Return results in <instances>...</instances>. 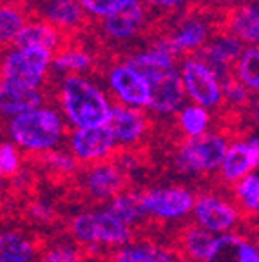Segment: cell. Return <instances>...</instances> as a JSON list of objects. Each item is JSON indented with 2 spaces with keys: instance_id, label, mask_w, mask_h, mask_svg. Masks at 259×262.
I'll return each mask as SVG.
<instances>
[{
  "instance_id": "cell-1",
  "label": "cell",
  "mask_w": 259,
  "mask_h": 262,
  "mask_svg": "<svg viewBox=\"0 0 259 262\" xmlns=\"http://www.w3.org/2000/svg\"><path fill=\"white\" fill-rule=\"evenodd\" d=\"M9 133L16 146L29 151H47L60 142L64 124L55 110L38 106L15 115Z\"/></svg>"
},
{
  "instance_id": "cell-2",
  "label": "cell",
  "mask_w": 259,
  "mask_h": 262,
  "mask_svg": "<svg viewBox=\"0 0 259 262\" xmlns=\"http://www.w3.org/2000/svg\"><path fill=\"white\" fill-rule=\"evenodd\" d=\"M62 104L67 119L76 127L100 126L111 110L106 95L78 75H71L62 84Z\"/></svg>"
},
{
  "instance_id": "cell-3",
  "label": "cell",
  "mask_w": 259,
  "mask_h": 262,
  "mask_svg": "<svg viewBox=\"0 0 259 262\" xmlns=\"http://www.w3.org/2000/svg\"><path fill=\"white\" fill-rule=\"evenodd\" d=\"M71 231L76 241L85 244H125L131 237L129 226L113 217L109 211H85L71 222Z\"/></svg>"
},
{
  "instance_id": "cell-4",
  "label": "cell",
  "mask_w": 259,
  "mask_h": 262,
  "mask_svg": "<svg viewBox=\"0 0 259 262\" xmlns=\"http://www.w3.org/2000/svg\"><path fill=\"white\" fill-rule=\"evenodd\" d=\"M53 51L44 48H16L2 64V78L20 86L38 88L42 84Z\"/></svg>"
},
{
  "instance_id": "cell-5",
  "label": "cell",
  "mask_w": 259,
  "mask_h": 262,
  "mask_svg": "<svg viewBox=\"0 0 259 262\" xmlns=\"http://www.w3.org/2000/svg\"><path fill=\"white\" fill-rule=\"evenodd\" d=\"M227 140L218 133H201L189 137L179 151V168L187 171H212L218 169L227 151Z\"/></svg>"
},
{
  "instance_id": "cell-6",
  "label": "cell",
  "mask_w": 259,
  "mask_h": 262,
  "mask_svg": "<svg viewBox=\"0 0 259 262\" xmlns=\"http://www.w3.org/2000/svg\"><path fill=\"white\" fill-rule=\"evenodd\" d=\"M179 77H182L185 95H189L198 106L214 107L221 102V86L209 64H203L196 58H189L183 64Z\"/></svg>"
},
{
  "instance_id": "cell-7",
  "label": "cell",
  "mask_w": 259,
  "mask_h": 262,
  "mask_svg": "<svg viewBox=\"0 0 259 262\" xmlns=\"http://www.w3.org/2000/svg\"><path fill=\"white\" fill-rule=\"evenodd\" d=\"M140 201L147 215L160 219H182L194 208V195L189 189L172 186V188H154L140 195Z\"/></svg>"
},
{
  "instance_id": "cell-8",
  "label": "cell",
  "mask_w": 259,
  "mask_h": 262,
  "mask_svg": "<svg viewBox=\"0 0 259 262\" xmlns=\"http://www.w3.org/2000/svg\"><path fill=\"white\" fill-rule=\"evenodd\" d=\"M109 84L123 104L131 107L149 106V82L143 75L133 70L129 64H120L109 73Z\"/></svg>"
},
{
  "instance_id": "cell-9",
  "label": "cell",
  "mask_w": 259,
  "mask_h": 262,
  "mask_svg": "<svg viewBox=\"0 0 259 262\" xmlns=\"http://www.w3.org/2000/svg\"><path fill=\"white\" fill-rule=\"evenodd\" d=\"M149 106L158 113H174L182 107L185 90L182 77L172 70H167L156 77L149 78Z\"/></svg>"
},
{
  "instance_id": "cell-10",
  "label": "cell",
  "mask_w": 259,
  "mask_h": 262,
  "mask_svg": "<svg viewBox=\"0 0 259 262\" xmlns=\"http://www.w3.org/2000/svg\"><path fill=\"white\" fill-rule=\"evenodd\" d=\"M194 213L199 226L211 233H225L238 222V209L230 202L216 195H203L194 202Z\"/></svg>"
},
{
  "instance_id": "cell-11",
  "label": "cell",
  "mask_w": 259,
  "mask_h": 262,
  "mask_svg": "<svg viewBox=\"0 0 259 262\" xmlns=\"http://www.w3.org/2000/svg\"><path fill=\"white\" fill-rule=\"evenodd\" d=\"M114 139L106 124L91 127H76L71 135V149L80 160L106 159L114 147Z\"/></svg>"
},
{
  "instance_id": "cell-12",
  "label": "cell",
  "mask_w": 259,
  "mask_h": 262,
  "mask_svg": "<svg viewBox=\"0 0 259 262\" xmlns=\"http://www.w3.org/2000/svg\"><path fill=\"white\" fill-rule=\"evenodd\" d=\"M143 22V8L140 0H116L103 15V29L109 37L123 40L133 37Z\"/></svg>"
},
{
  "instance_id": "cell-13",
  "label": "cell",
  "mask_w": 259,
  "mask_h": 262,
  "mask_svg": "<svg viewBox=\"0 0 259 262\" xmlns=\"http://www.w3.org/2000/svg\"><path fill=\"white\" fill-rule=\"evenodd\" d=\"M259 164V140L252 137L248 142H236L227 147L219 164L221 175L228 182H238L241 177L257 168Z\"/></svg>"
},
{
  "instance_id": "cell-14",
  "label": "cell",
  "mask_w": 259,
  "mask_h": 262,
  "mask_svg": "<svg viewBox=\"0 0 259 262\" xmlns=\"http://www.w3.org/2000/svg\"><path fill=\"white\" fill-rule=\"evenodd\" d=\"M201 262H259L257 248L234 233L214 237L209 253Z\"/></svg>"
},
{
  "instance_id": "cell-15",
  "label": "cell",
  "mask_w": 259,
  "mask_h": 262,
  "mask_svg": "<svg viewBox=\"0 0 259 262\" xmlns=\"http://www.w3.org/2000/svg\"><path fill=\"white\" fill-rule=\"evenodd\" d=\"M106 127L113 135L114 142L133 144L145 133V117L136 107H111L106 119Z\"/></svg>"
},
{
  "instance_id": "cell-16",
  "label": "cell",
  "mask_w": 259,
  "mask_h": 262,
  "mask_svg": "<svg viewBox=\"0 0 259 262\" xmlns=\"http://www.w3.org/2000/svg\"><path fill=\"white\" fill-rule=\"evenodd\" d=\"M42 104L38 88H28L9 80H0V113L15 117Z\"/></svg>"
},
{
  "instance_id": "cell-17",
  "label": "cell",
  "mask_w": 259,
  "mask_h": 262,
  "mask_svg": "<svg viewBox=\"0 0 259 262\" xmlns=\"http://www.w3.org/2000/svg\"><path fill=\"white\" fill-rule=\"evenodd\" d=\"M85 186L96 199H111L120 193L125 186V177L122 169L113 164H100L85 177Z\"/></svg>"
},
{
  "instance_id": "cell-18",
  "label": "cell",
  "mask_w": 259,
  "mask_h": 262,
  "mask_svg": "<svg viewBox=\"0 0 259 262\" xmlns=\"http://www.w3.org/2000/svg\"><path fill=\"white\" fill-rule=\"evenodd\" d=\"M172 53H174V48L170 46V42H165L150 51L134 55L133 58H129L127 64L149 80L163 71L172 70Z\"/></svg>"
},
{
  "instance_id": "cell-19",
  "label": "cell",
  "mask_w": 259,
  "mask_h": 262,
  "mask_svg": "<svg viewBox=\"0 0 259 262\" xmlns=\"http://www.w3.org/2000/svg\"><path fill=\"white\" fill-rule=\"evenodd\" d=\"M58 42H60L58 29L49 22L24 24L13 38L15 48H44L51 51L57 48Z\"/></svg>"
},
{
  "instance_id": "cell-20",
  "label": "cell",
  "mask_w": 259,
  "mask_h": 262,
  "mask_svg": "<svg viewBox=\"0 0 259 262\" xmlns=\"http://www.w3.org/2000/svg\"><path fill=\"white\" fill-rule=\"evenodd\" d=\"M47 22L55 28H76L84 20V11L76 0H49L45 6Z\"/></svg>"
},
{
  "instance_id": "cell-21",
  "label": "cell",
  "mask_w": 259,
  "mask_h": 262,
  "mask_svg": "<svg viewBox=\"0 0 259 262\" xmlns=\"http://www.w3.org/2000/svg\"><path fill=\"white\" fill-rule=\"evenodd\" d=\"M33 244L18 231H0V262H31Z\"/></svg>"
},
{
  "instance_id": "cell-22",
  "label": "cell",
  "mask_w": 259,
  "mask_h": 262,
  "mask_svg": "<svg viewBox=\"0 0 259 262\" xmlns=\"http://www.w3.org/2000/svg\"><path fill=\"white\" fill-rule=\"evenodd\" d=\"M113 201L107 206V211L116 217L118 221H122L123 224H134L136 221H140L142 217H145L147 213L140 201V195L134 193H116L114 196H111Z\"/></svg>"
},
{
  "instance_id": "cell-23",
  "label": "cell",
  "mask_w": 259,
  "mask_h": 262,
  "mask_svg": "<svg viewBox=\"0 0 259 262\" xmlns=\"http://www.w3.org/2000/svg\"><path fill=\"white\" fill-rule=\"evenodd\" d=\"M232 35L239 40L257 42L259 38V11L257 4L243 6L230 18Z\"/></svg>"
},
{
  "instance_id": "cell-24",
  "label": "cell",
  "mask_w": 259,
  "mask_h": 262,
  "mask_svg": "<svg viewBox=\"0 0 259 262\" xmlns=\"http://www.w3.org/2000/svg\"><path fill=\"white\" fill-rule=\"evenodd\" d=\"M239 55H241V40L236 38L234 35H223L214 42H211L205 49V57L211 62L209 68L212 66L225 68V66L232 64L236 58H239Z\"/></svg>"
},
{
  "instance_id": "cell-25",
  "label": "cell",
  "mask_w": 259,
  "mask_h": 262,
  "mask_svg": "<svg viewBox=\"0 0 259 262\" xmlns=\"http://www.w3.org/2000/svg\"><path fill=\"white\" fill-rule=\"evenodd\" d=\"M206 26L199 20H189L185 26L179 28V31L170 38V46L174 51H189L201 46L206 38Z\"/></svg>"
},
{
  "instance_id": "cell-26",
  "label": "cell",
  "mask_w": 259,
  "mask_h": 262,
  "mask_svg": "<svg viewBox=\"0 0 259 262\" xmlns=\"http://www.w3.org/2000/svg\"><path fill=\"white\" fill-rule=\"evenodd\" d=\"M214 241V233L205 228H189L183 233V250L192 260H203Z\"/></svg>"
},
{
  "instance_id": "cell-27",
  "label": "cell",
  "mask_w": 259,
  "mask_h": 262,
  "mask_svg": "<svg viewBox=\"0 0 259 262\" xmlns=\"http://www.w3.org/2000/svg\"><path fill=\"white\" fill-rule=\"evenodd\" d=\"M239 80L248 90H259V49L248 48L243 55H239L238 62Z\"/></svg>"
},
{
  "instance_id": "cell-28",
  "label": "cell",
  "mask_w": 259,
  "mask_h": 262,
  "mask_svg": "<svg viewBox=\"0 0 259 262\" xmlns=\"http://www.w3.org/2000/svg\"><path fill=\"white\" fill-rule=\"evenodd\" d=\"M211 122V115L203 106H189L179 115V126L189 137H196L205 133Z\"/></svg>"
},
{
  "instance_id": "cell-29",
  "label": "cell",
  "mask_w": 259,
  "mask_h": 262,
  "mask_svg": "<svg viewBox=\"0 0 259 262\" xmlns=\"http://www.w3.org/2000/svg\"><path fill=\"white\" fill-rule=\"evenodd\" d=\"M25 24V16L15 6H2L0 8V44L13 42L15 35Z\"/></svg>"
},
{
  "instance_id": "cell-30",
  "label": "cell",
  "mask_w": 259,
  "mask_h": 262,
  "mask_svg": "<svg viewBox=\"0 0 259 262\" xmlns=\"http://www.w3.org/2000/svg\"><path fill=\"white\" fill-rule=\"evenodd\" d=\"M238 199L245 209L255 213L259 209V177L257 173H247L238 180Z\"/></svg>"
},
{
  "instance_id": "cell-31",
  "label": "cell",
  "mask_w": 259,
  "mask_h": 262,
  "mask_svg": "<svg viewBox=\"0 0 259 262\" xmlns=\"http://www.w3.org/2000/svg\"><path fill=\"white\" fill-rule=\"evenodd\" d=\"M51 64L57 70H65V71H82L85 68H89L91 57L82 49H65L64 53L57 55L55 58H51Z\"/></svg>"
},
{
  "instance_id": "cell-32",
  "label": "cell",
  "mask_w": 259,
  "mask_h": 262,
  "mask_svg": "<svg viewBox=\"0 0 259 262\" xmlns=\"http://www.w3.org/2000/svg\"><path fill=\"white\" fill-rule=\"evenodd\" d=\"M162 255L163 251L152 246H127L114 255V262H158Z\"/></svg>"
},
{
  "instance_id": "cell-33",
  "label": "cell",
  "mask_w": 259,
  "mask_h": 262,
  "mask_svg": "<svg viewBox=\"0 0 259 262\" xmlns=\"http://www.w3.org/2000/svg\"><path fill=\"white\" fill-rule=\"evenodd\" d=\"M18 169H20V155L16 147L9 142L0 144V175H15Z\"/></svg>"
},
{
  "instance_id": "cell-34",
  "label": "cell",
  "mask_w": 259,
  "mask_h": 262,
  "mask_svg": "<svg viewBox=\"0 0 259 262\" xmlns=\"http://www.w3.org/2000/svg\"><path fill=\"white\" fill-rule=\"evenodd\" d=\"M42 262H80V255L71 246H57L45 251Z\"/></svg>"
},
{
  "instance_id": "cell-35",
  "label": "cell",
  "mask_w": 259,
  "mask_h": 262,
  "mask_svg": "<svg viewBox=\"0 0 259 262\" xmlns=\"http://www.w3.org/2000/svg\"><path fill=\"white\" fill-rule=\"evenodd\" d=\"M76 2L80 4L82 9H85V11H89L98 16H103L111 8H113L116 0H76Z\"/></svg>"
},
{
  "instance_id": "cell-36",
  "label": "cell",
  "mask_w": 259,
  "mask_h": 262,
  "mask_svg": "<svg viewBox=\"0 0 259 262\" xmlns=\"http://www.w3.org/2000/svg\"><path fill=\"white\" fill-rule=\"evenodd\" d=\"M221 93L227 95L232 102H243L245 97H247V91H245V86L241 82L230 80L225 88H221Z\"/></svg>"
},
{
  "instance_id": "cell-37",
  "label": "cell",
  "mask_w": 259,
  "mask_h": 262,
  "mask_svg": "<svg viewBox=\"0 0 259 262\" xmlns=\"http://www.w3.org/2000/svg\"><path fill=\"white\" fill-rule=\"evenodd\" d=\"M47 162L57 168L58 171H71L74 168V160L71 159L69 155H64V153H53V155H49Z\"/></svg>"
},
{
  "instance_id": "cell-38",
  "label": "cell",
  "mask_w": 259,
  "mask_h": 262,
  "mask_svg": "<svg viewBox=\"0 0 259 262\" xmlns=\"http://www.w3.org/2000/svg\"><path fill=\"white\" fill-rule=\"evenodd\" d=\"M140 2L160 6V8H178V6L182 4V0H140Z\"/></svg>"
},
{
  "instance_id": "cell-39",
  "label": "cell",
  "mask_w": 259,
  "mask_h": 262,
  "mask_svg": "<svg viewBox=\"0 0 259 262\" xmlns=\"http://www.w3.org/2000/svg\"><path fill=\"white\" fill-rule=\"evenodd\" d=\"M35 215H37V217H40V219H47L49 209L45 208V206H37V208H35Z\"/></svg>"
},
{
  "instance_id": "cell-40",
  "label": "cell",
  "mask_w": 259,
  "mask_h": 262,
  "mask_svg": "<svg viewBox=\"0 0 259 262\" xmlns=\"http://www.w3.org/2000/svg\"><path fill=\"white\" fill-rule=\"evenodd\" d=\"M158 262H179V260H176V258L172 257V255H170V253H167V251H163V255L158 258Z\"/></svg>"
},
{
  "instance_id": "cell-41",
  "label": "cell",
  "mask_w": 259,
  "mask_h": 262,
  "mask_svg": "<svg viewBox=\"0 0 259 262\" xmlns=\"http://www.w3.org/2000/svg\"><path fill=\"white\" fill-rule=\"evenodd\" d=\"M2 179H4V177H2V175H0V184H2Z\"/></svg>"
}]
</instances>
